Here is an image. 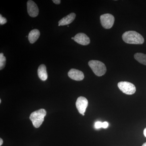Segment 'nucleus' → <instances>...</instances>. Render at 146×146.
Masks as SVG:
<instances>
[{
	"label": "nucleus",
	"instance_id": "7",
	"mask_svg": "<svg viewBox=\"0 0 146 146\" xmlns=\"http://www.w3.org/2000/svg\"><path fill=\"white\" fill-rule=\"evenodd\" d=\"M27 8L29 15L32 18H35L38 16L39 9L38 7L33 1H28L27 2Z\"/></svg>",
	"mask_w": 146,
	"mask_h": 146
},
{
	"label": "nucleus",
	"instance_id": "5",
	"mask_svg": "<svg viewBox=\"0 0 146 146\" xmlns=\"http://www.w3.org/2000/svg\"><path fill=\"white\" fill-rule=\"evenodd\" d=\"M102 26L106 29L111 28L114 25L115 18L109 13L103 14L100 17Z\"/></svg>",
	"mask_w": 146,
	"mask_h": 146
},
{
	"label": "nucleus",
	"instance_id": "17",
	"mask_svg": "<svg viewBox=\"0 0 146 146\" xmlns=\"http://www.w3.org/2000/svg\"><path fill=\"white\" fill-rule=\"evenodd\" d=\"M52 1L56 4L59 5L61 1L60 0H53Z\"/></svg>",
	"mask_w": 146,
	"mask_h": 146
},
{
	"label": "nucleus",
	"instance_id": "4",
	"mask_svg": "<svg viewBox=\"0 0 146 146\" xmlns=\"http://www.w3.org/2000/svg\"><path fill=\"white\" fill-rule=\"evenodd\" d=\"M118 86L122 92L127 95H132L136 91L135 85L128 82H120L118 84Z\"/></svg>",
	"mask_w": 146,
	"mask_h": 146
},
{
	"label": "nucleus",
	"instance_id": "21",
	"mask_svg": "<svg viewBox=\"0 0 146 146\" xmlns=\"http://www.w3.org/2000/svg\"><path fill=\"white\" fill-rule=\"evenodd\" d=\"M1 100L0 99V103H1Z\"/></svg>",
	"mask_w": 146,
	"mask_h": 146
},
{
	"label": "nucleus",
	"instance_id": "19",
	"mask_svg": "<svg viewBox=\"0 0 146 146\" xmlns=\"http://www.w3.org/2000/svg\"><path fill=\"white\" fill-rule=\"evenodd\" d=\"M143 133L144 136L146 137V127L144 129Z\"/></svg>",
	"mask_w": 146,
	"mask_h": 146
},
{
	"label": "nucleus",
	"instance_id": "2",
	"mask_svg": "<svg viewBox=\"0 0 146 146\" xmlns=\"http://www.w3.org/2000/svg\"><path fill=\"white\" fill-rule=\"evenodd\" d=\"M46 113V111L45 109H40L33 112L31 114L30 119L32 122L34 127L38 128L42 125Z\"/></svg>",
	"mask_w": 146,
	"mask_h": 146
},
{
	"label": "nucleus",
	"instance_id": "22",
	"mask_svg": "<svg viewBox=\"0 0 146 146\" xmlns=\"http://www.w3.org/2000/svg\"><path fill=\"white\" fill-rule=\"evenodd\" d=\"M72 39H74V37H72Z\"/></svg>",
	"mask_w": 146,
	"mask_h": 146
},
{
	"label": "nucleus",
	"instance_id": "9",
	"mask_svg": "<svg viewBox=\"0 0 146 146\" xmlns=\"http://www.w3.org/2000/svg\"><path fill=\"white\" fill-rule=\"evenodd\" d=\"M68 76L70 78L76 81H81L84 78L83 73L76 69H71L68 72Z\"/></svg>",
	"mask_w": 146,
	"mask_h": 146
},
{
	"label": "nucleus",
	"instance_id": "3",
	"mask_svg": "<svg viewBox=\"0 0 146 146\" xmlns=\"http://www.w3.org/2000/svg\"><path fill=\"white\" fill-rule=\"evenodd\" d=\"M88 64L94 74L98 76L104 75L106 72V65L102 62L97 60H91Z\"/></svg>",
	"mask_w": 146,
	"mask_h": 146
},
{
	"label": "nucleus",
	"instance_id": "6",
	"mask_svg": "<svg viewBox=\"0 0 146 146\" xmlns=\"http://www.w3.org/2000/svg\"><path fill=\"white\" fill-rule=\"evenodd\" d=\"M76 107L79 112L82 115L84 114L88 105V101L85 97H79L76 102Z\"/></svg>",
	"mask_w": 146,
	"mask_h": 146
},
{
	"label": "nucleus",
	"instance_id": "16",
	"mask_svg": "<svg viewBox=\"0 0 146 146\" xmlns=\"http://www.w3.org/2000/svg\"><path fill=\"white\" fill-rule=\"evenodd\" d=\"M7 22V20L6 18L3 17L1 14L0 15V25H3L6 23Z\"/></svg>",
	"mask_w": 146,
	"mask_h": 146
},
{
	"label": "nucleus",
	"instance_id": "12",
	"mask_svg": "<svg viewBox=\"0 0 146 146\" xmlns=\"http://www.w3.org/2000/svg\"><path fill=\"white\" fill-rule=\"evenodd\" d=\"M40 33L39 30L36 29L33 30L29 33L28 35V39L30 43L33 44L36 42L40 36Z\"/></svg>",
	"mask_w": 146,
	"mask_h": 146
},
{
	"label": "nucleus",
	"instance_id": "15",
	"mask_svg": "<svg viewBox=\"0 0 146 146\" xmlns=\"http://www.w3.org/2000/svg\"><path fill=\"white\" fill-rule=\"evenodd\" d=\"M6 58L3 53L0 54V70H3L5 68L6 64Z\"/></svg>",
	"mask_w": 146,
	"mask_h": 146
},
{
	"label": "nucleus",
	"instance_id": "18",
	"mask_svg": "<svg viewBox=\"0 0 146 146\" xmlns=\"http://www.w3.org/2000/svg\"><path fill=\"white\" fill-rule=\"evenodd\" d=\"M3 144V140L2 138L0 139V146H1Z\"/></svg>",
	"mask_w": 146,
	"mask_h": 146
},
{
	"label": "nucleus",
	"instance_id": "20",
	"mask_svg": "<svg viewBox=\"0 0 146 146\" xmlns=\"http://www.w3.org/2000/svg\"><path fill=\"white\" fill-rule=\"evenodd\" d=\"M142 146H146V143H144L142 145Z\"/></svg>",
	"mask_w": 146,
	"mask_h": 146
},
{
	"label": "nucleus",
	"instance_id": "13",
	"mask_svg": "<svg viewBox=\"0 0 146 146\" xmlns=\"http://www.w3.org/2000/svg\"><path fill=\"white\" fill-rule=\"evenodd\" d=\"M134 57L138 62L146 65V54L142 53H136L134 54Z\"/></svg>",
	"mask_w": 146,
	"mask_h": 146
},
{
	"label": "nucleus",
	"instance_id": "8",
	"mask_svg": "<svg viewBox=\"0 0 146 146\" xmlns=\"http://www.w3.org/2000/svg\"><path fill=\"white\" fill-rule=\"evenodd\" d=\"M74 40L80 44L86 46L90 43V40L89 36L84 33H79L76 35L74 37Z\"/></svg>",
	"mask_w": 146,
	"mask_h": 146
},
{
	"label": "nucleus",
	"instance_id": "10",
	"mask_svg": "<svg viewBox=\"0 0 146 146\" xmlns=\"http://www.w3.org/2000/svg\"><path fill=\"white\" fill-rule=\"evenodd\" d=\"M76 15L75 13H72L69 14L68 16H65L61 19L58 22V26H65L70 25L72 23L75 19Z\"/></svg>",
	"mask_w": 146,
	"mask_h": 146
},
{
	"label": "nucleus",
	"instance_id": "14",
	"mask_svg": "<svg viewBox=\"0 0 146 146\" xmlns=\"http://www.w3.org/2000/svg\"><path fill=\"white\" fill-rule=\"evenodd\" d=\"M109 124L107 122H104L102 123L101 122L97 121L95 123V127L96 129H100L101 128H107L108 127Z\"/></svg>",
	"mask_w": 146,
	"mask_h": 146
},
{
	"label": "nucleus",
	"instance_id": "23",
	"mask_svg": "<svg viewBox=\"0 0 146 146\" xmlns=\"http://www.w3.org/2000/svg\"><path fill=\"white\" fill-rule=\"evenodd\" d=\"M82 116H84V114H82Z\"/></svg>",
	"mask_w": 146,
	"mask_h": 146
},
{
	"label": "nucleus",
	"instance_id": "1",
	"mask_svg": "<svg viewBox=\"0 0 146 146\" xmlns=\"http://www.w3.org/2000/svg\"><path fill=\"white\" fill-rule=\"evenodd\" d=\"M122 37L124 42L128 44H142L145 41L142 35L135 31L125 32Z\"/></svg>",
	"mask_w": 146,
	"mask_h": 146
},
{
	"label": "nucleus",
	"instance_id": "11",
	"mask_svg": "<svg viewBox=\"0 0 146 146\" xmlns=\"http://www.w3.org/2000/svg\"><path fill=\"white\" fill-rule=\"evenodd\" d=\"M38 75L39 78L42 81H46L48 78V74H47L46 68V65L42 64L38 68Z\"/></svg>",
	"mask_w": 146,
	"mask_h": 146
}]
</instances>
